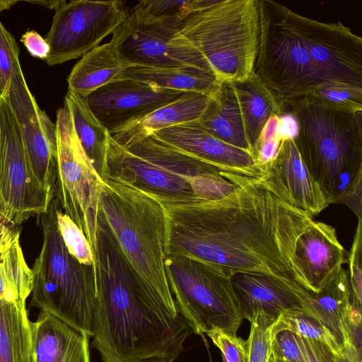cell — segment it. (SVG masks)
I'll list each match as a JSON object with an SVG mask.
<instances>
[{
    "label": "cell",
    "mask_w": 362,
    "mask_h": 362,
    "mask_svg": "<svg viewBox=\"0 0 362 362\" xmlns=\"http://www.w3.org/2000/svg\"><path fill=\"white\" fill-rule=\"evenodd\" d=\"M185 93L121 78L95 90L86 100L94 115L112 134Z\"/></svg>",
    "instance_id": "5bb4252c"
},
{
    "label": "cell",
    "mask_w": 362,
    "mask_h": 362,
    "mask_svg": "<svg viewBox=\"0 0 362 362\" xmlns=\"http://www.w3.org/2000/svg\"><path fill=\"white\" fill-rule=\"evenodd\" d=\"M292 260L295 281L315 293L343 267L346 257L335 228L313 220L298 237Z\"/></svg>",
    "instance_id": "e0dca14e"
},
{
    "label": "cell",
    "mask_w": 362,
    "mask_h": 362,
    "mask_svg": "<svg viewBox=\"0 0 362 362\" xmlns=\"http://www.w3.org/2000/svg\"><path fill=\"white\" fill-rule=\"evenodd\" d=\"M260 170L258 179L285 204L313 217L329 205L303 162L293 138H284L274 157Z\"/></svg>",
    "instance_id": "9a60e30c"
},
{
    "label": "cell",
    "mask_w": 362,
    "mask_h": 362,
    "mask_svg": "<svg viewBox=\"0 0 362 362\" xmlns=\"http://www.w3.org/2000/svg\"><path fill=\"white\" fill-rule=\"evenodd\" d=\"M281 112L295 119L294 143L329 204H344L361 220L362 112L334 109L312 96L289 102Z\"/></svg>",
    "instance_id": "3957f363"
},
{
    "label": "cell",
    "mask_w": 362,
    "mask_h": 362,
    "mask_svg": "<svg viewBox=\"0 0 362 362\" xmlns=\"http://www.w3.org/2000/svg\"><path fill=\"white\" fill-rule=\"evenodd\" d=\"M257 1L260 25L255 71L281 111L289 102L310 95L323 82L292 24L289 8L274 1Z\"/></svg>",
    "instance_id": "52a82bcc"
},
{
    "label": "cell",
    "mask_w": 362,
    "mask_h": 362,
    "mask_svg": "<svg viewBox=\"0 0 362 362\" xmlns=\"http://www.w3.org/2000/svg\"><path fill=\"white\" fill-rule=\"evenodd\" d=\"M333 356L334 362H361V355L346 338L343 339L341 351Z\"/></svg>",
    "instance_id": "7bdbcfd3"
},
{
    "label": "cell",
    "mask_w": 362,
    "mask_h": 362,
    "mask_svg": "<svg viewBox=\"0 0 362 362\" xmlns=\"http://www.w3.org/2000/svg\"><path fill=\"white\" fill-rule=\"evenodd\" d=\"M197 123L216 138L252 153L232 82H221Z\"/></svg>",
    "instance_id": "7402d4cb"
},
{
    "label": "cell",
    "mask_w": 362,
    "mask_h": 362,
    "mask_svg": "<svg viewBox=\"0 0 362 362\" xmlns=\"http://www.w3.org/2000/svg\"><path fill=\"white\" fill-rule=\"evenodd\" d=\"M100 209L139 280L168 308L180 312L165 272V226L155 197L110 177L103 178Z\"/></svg>",
    "instance_id": "277c9868"
},
{
    "label": "cell",
    "mask_w": 362,
    "mask_h": 362,
    "mask_svg": "<svg viewBox=\"0 0 362 362\" xmlns=\"http://www.w3.org/2000/svg\"><path fill=\"white\" fill-rule=\"evenodd\" d=\"M152 135V134H151ZM226 174L258 178L260 167L253 153L228 144L204 130L197 122L170 127L153 134Z\"/></svg>",
    "instance_id": "ac0fdd59"
},
{
    "label": "cell",
    "mask_w": 362,
    "mask_h": 362,
    "mask_svg": "<svg viewBox=\"0 0 362 362\" xmlns=\"http://www.w3.org/2000/svg\"><path fill=\"white\" fill-rule=\"evenodd\" d=\"M33 283V272L25 261L19 235L0 250V300L26 302Z\"/></svg>",
    "instance_id": "f1b7e54d"
},
{
    "label": "cell",
    "mask_w": 362,
    "mask_h": 362,
    "mask_svg": "<svg viewBox=\"0 0 362 362\" xmlns=\"http://www.w3.org/2000/svg\"><path fill=\"white\" fill-rule=\"evenodd\" d=\"M54 197L35 177L18 124L6 100L0 98V199L16 226L45 214Z\"/></svg>",
    "instance_id": "30bf717a"
},
{
    "label": "cell",
    "mask_w": 362,
    "mask_h": 362,
    "mask_svg": "<svg viewBox=\"0 0 362 362\" xmlns=\"http://www.w3.org/2000/svg\"><path fill=\"white\" fill-rule=\"evenodd\" d=\"M272 351L286 362H310L303 338L293 332L276 326L273 329Z\"/></svg>",
    "instance_id": "d590c367"
},
{
    "label": "cell",
    "mask_w": 362,
    "mask_h": 362,
    "mask_svg": "<svg viewBox=\"0 0 362 362\" xmlns=\"http://www.w3.org/2000/svg\"><path fill=\"white\" fill-rule=\"evenodd\" d=\"M361 310L351 304L341 322L343 339H348L361 355Z\"/></svg>",
    "instance_id": "f35d334b"
},
{
    "label": "cell",
    "mask_w": 362,
    "mask_h": 362,
    "mask_svg": "<svg viewBox=\"0 0 362 362\" xmlns=\"http://www.w3.org/2000/svg\"><path fill=\"white\" fill-rule=\"evenodd\" d=\"M96 301L93 346L103 362L151 357L172 361L194 332L137 278L100 212L97 236Z\"/></svg>",
    "instance_id": "7a4b0ae2"
},
{
    "label": "cell",
    "mask_w": 362,
    "mask_h": 362,
    "mask_svg": "<svg viewBox=\"0 0 362 362\" xmlns=\"http://www.w3.org/2000/svg\"><path fill=\"white\" fill-rule=\"evenodd\" d=\"M131 66L121 59L116 42L100 45L82 56L74 66L68 78V90L87 97L95 90L120 79Z\"/></svg>",
    "instance_id": "603a6c76"
},
{
    "label": "cell",
    "mask_w": 362,
    "mask_h": 362,
    "mask_svg": "<svg viewBox=\"0 0 362 362\" xmlns=\"http://www.w3.org/2000/svg\"><path fill=\"white\" fill-rule=\"evenodd\" d=\"M165 267L175 304L195 334L218 330L236 334L243 318L230 274L180 256H166Z\"/></svg>",
    "instance_id": "ba28073f"
},
{
    "label": "cell",
    "mask_w": 362,
    "mask_h": 362,
    "mask_svg": "<svg viewBox=\"0 0 362 362\" xmlns=\"http://www.w3.org/2000/svg\"><path fill=\"white\" fill-rule=\"evenodd\" d=\"M257 0H198L177 33L200 53L221 82L245 81L255 70L259 43Z\"/></svg>",
    "instance_id": "5b68a950"
},
{
    "label": "cell",
    "mask_w": 362,
    "mask_h": 362,
    "mask_svg": "<svg viewBox=\"0 0 362 362\" xmlns=\"http://www.w3.org/2000/svg\"><path fill=\"white\" fill-rule=\"evenodd\" d=\"M361 230V220H358L353 243L346 255V261L349 265L347 273L351 303L361 310L362 303Z\"/></svg>",
    "instance_id": "8d00e7d4"
},
{
    "label": "cell",
    "mask_w": 362,
    "mask_h": 362,
    "mask_svg": "<svg viewBox=\"0 0 362 362\" xmlns=\"http://www.w3.org/2000/svg\"><path fill=\"white\" fill-rule=\"evenodd\" d=\"M196 2L197 0H144L128 13L139 21L182 18L195 9Z\"/></svg>",
    "instance_id": "d6a6232c"
},
{
    "label": "cell",
    "mask_w": 362,
    "mask_h": 362,
    "mask_svg": "<svg viewBox=\"0 0 362 362\" xmlns=\"http://www.w3.org/2000/svg\"><path fill=\"white\" fill-rule=\"evenodd\" d=\"M58 201L39 216L43 241L33 264L30 305L93 336L97 274L68 252L57 221Z\"/></svg>",
    "instance_id": "8992f818"
},
{
    "label": "cell",
    "mask_w": 362,
    "mask_h": 362,
    "mask_svg": "<svg viewBox=\"0 0 362 362\" xmlns=\"http://www.w3.org/2000/svg\"><path fill=\"white\" fill-rule=\"evenodd\" d=\"M33 324L35 362H90L86 334L42 311Z\"/></svg>",
    "instance_id": "ffe728a7"
},
{
    "label": "cell",
    "mask_w": 362,
    "mask_h": 362,
    "mask_svg": "<svg viewBox=\"0 0 362 362\" xmlns=\"http://www.w3.org/2000/svg\"><path fill=\"white\" fill-rule=\"evenodd\" d=\"M78 141L102 177L110 133L91 111L86 98L69 90L64 97Z\"/></svg>",
    "instance_id": "4316f807"
},
{
    "label": "cell",
    "mask_w": 362,
    "mask_h": 362,
    "mask_svg": "<svg viewBox=\"0 0 362 362\" xmlns=\"http://www.w3.org/2000/svg\"><path fill=\"white\" fill-rule=\"evenodd\" d=\"M57 221L62 240L69 252L80 263L93 266L97 274L92 248L83 231L61 209H57Z\"/></svg>",
    "instance_id": "836d02e7"
},
{
    "label": "cell",
    "mask_w": 362,
    "mask_h": 362,
    "mask_svg": "<svg viewBox=\"0 0 362 362\" xmlns=\"http://www.w3.org/2000/svg\"><path fill=\"white\" fill-rule=\"evenodd\" d=\"M31 4H37L40 6H45L49 9L57 10L59 7L64 5L66 1L64 0H56V1H29Z\"/></svg>",
    "instance_id": "ee69618b"
},
{
    "label": "cell",
    "mask_w": 362,
    "mask_h": 362,
    "mask_svg": "<svg viewBox=\"0 0 362 362\" xmlns=\"http://www.w3.org/2000/svg\"><path fill=\"white\" fill-rule=\"evenodd\" d=\"M121 78L135 80L162 89L209 95L221 83L213 74L192 66L153 68L132 66L124 71Z\"/></svg>",
    "instance_id": "d4e9b609"
},
{
    "label": "cell",
    "mask_w": 362,
    "mask_h": 362,
    "mask_svg": "<svg viewBox=\"0 0 362 362\" xmlns=\"http://www.w3.org/2000/svg\"><path fill=\"white\" fill-rule=\"evenodd\" d=\"M181 19L139 21L128 13L112 37L119 57L131 66H192L213 74L200 53L177 33Z\"/></svg>",
    "instance_id": "7c38bea8"
},
{
    "label": "cell",
    "mask_w": 362,
    "mask_h": 362,
    "mask_svg": "<svg viewBox=\"0 0 362 362\" xmlns=\"http://www.w3.org/2000/svg\"><path fill=\"white\" fill-rule=\"evenodd\" d=\"M308 294L312 314L342 346L341 322L351 304L347 271L341 268L320 291L315 293L308 292Z\"/></svg>",
    "instance_id": "83f0119b"
},
{
    "label": "cell",
    "mask_w": 362,
    "mask_h": 362,
    "mask_svg": "<svg viewBox=\"0 0 362 362\" xmlns=\"http://www.w3.org/2000/svg\"><path fill=\"white\" fill-rule=\"evenodd\" d=\"M23 77L18 45L0 20V98H6L13 83Z\"/></svg>",
    "instance_id": "1f68e13d"
},
{
    "label": "cell",
    "mask_w": 362,
    "mask_h": 362,
    "mask_svg": "<svg viewBox=\"0 0 362 362\" xmlns=\"http://www.w3.org/2000/svg\"><path fill=\"white\" fill-rule=\"evenodd\" d=\"M268 362H275V358H274V355L272 351V352L270 354Z\"/></svg>",
    "instance_id": "c3c4849f"
},
{
    "label": "cell",
    "mask_w": 362,
    "mask_h": 362,
    "mask_svg": "<svg viewBox=\"0 0 362 362\" xmlns=\"http://www.w3.org/2000/svg\"><path fill=\"white\" fill-rule=\"evenodd\" d=\"M13 113L18 124L33 173L42 186L54 197L57 176L56 125L37 103Z\"/></svg>",
    "instance_id": "d6986e66"
},
{
    "label": "cell",
    "mask_w": 362,
    "mask_h": 362,
    "mask_svg": "<svg viewBox=\"0 0 362 362\" xmlns=\"http://www.w3.org/2000/svg\"><path fill=\"white\" fill-rule=\"evenodd\" d=\"M129 362H173L171 360L163 357H151Z\"/></svg>",
    "instance_id": "f6af8a7d"
},
{
    "label": "cell",
    "mask_w": 362,
    "mask_h": 362,
    "mask_svg": "<svg viewBox=\"0 0 362 362\" xmlns=\"http://www.w3.org/2000/svg\"><path fill=\"white\" fill-rule=\"evenodd\" d=\"M121 1L74 0L65 3L53 17L46 40L49 66L81 57L100 45L126 20Z\"/></svg>",
    "instance_id": "8fae6325"
},
{
    "label": "cell",
    "mask_w": 362,
    "mask_h": 362,
    "mask_svg": "<svg viewBox=\"0 0 362 362\" xmlns=\"http://www.w3.org/2000/svg\"><path fill=\"white\" fill-rule=\"evenodd\" d=\"M274 358H275V362H286L283 359H281V358H280L279 357H276L275 355H274Z\"/></svg>",
    "instance_id": "681fc988"
},
{
    "label": "cell",
    "mask_w": 362,
    "mask_h": 362,
    "mask_svg": "<svg viewBox=\"0 0 362 362\" xmlns=\"http://www.w3.org/2000/svg\"><path fill=\"white\" fill-rule=\"evenodd\" d=\"M309 96L334 109L352 113L362 112V86L327 81Z\"/></svg>",
    "instance_id": "4dcf8cb0"
},
{
    "label": "cell",
    "mask_w": 362,
    "mask_h": 362,
    "mask_svg": "<svg viewBox=\"0 0 362 362\" xmlns=\"http://www.w3.org/2000/svg\"><path fill=\"white\" fill-rule=\"evenodd\" d=\"M303 340L310 362H334L333 353L327 345L305 338Z\"/></svg>",
    "instance_id": "60d3db41"
},
{
    "label": "cell",
    "mask_w": 362,
    "mask_h": 362,
    "mask_svg": "<svg viewBox=\"0 0 362 362\" xmlns=\"http://www.w3.org/2000/svg\"><path fill=\"white\" fill-rule=\"evenodd\" d=\"M210 100L209 95L187 92L171 103L127 124L110 136L118 145L127 147L158 131L197 122Z\"/></svg>",
    "instance_id": "44dd1931"
},
{
    "label": "cell",
    "mask_w": 362,
    "mask_h": 362,
    "mask_svg": "<svg viewBox=\"0 0 362 362\" xmlns=\"http://www.w3.org/2000/svg\"><path fill=\"white\" fill-rule=\"evenodd\" d=\"M276 326L289 329L303 338L327 345L333 354L341 351V346L330 331L314 315L302 313L281 316Z\"/></svg>",
    "instance_id": "f546056e"
},
{
    "label": "cell",
    "mask_w": 362,
    "mask_h": 362,
    "mask_svg": "<svg viewBox=\"0 0 362 362\" xmlns=\"http://www.w3.org/2000/svg\"><path fill=\"white\" fill-rule=\"evenodd\" d=\"M0 216H4V217H6L7 218L6 215L5 214V211H4V207H3L2 204H1V199H0Z\"/></svg>",
    "instance_id": "7dc6e473"
},
{
    "label": "cell",
    "mask_w": 362,
    "mask_h": 362,
    "mask_svg": "<svg viewBox=\"0 0 362 362\" xmlns=\"http://www.w3.org/2000/svg\"><path fill=\"white\" fill-rule=\"evenodd\" d=\"M33 322L25 301L0 300V362H35Z\"/></svg>",
    "instance_id": "cb8c5ba5"
},
{
    "label": "cell",
    "mask_w": 362,
    "mask_h": 362,
    "mask_svg": "<svg viewBox=\"0 0 362 362\" xmlns=\"http://www.w3.org/2000/svg\"><path fill=\"white\" fill-rule=\"evenodd\" d=\"M20 233L19 226L11 223L6 217L0 216V250L9 244Z\"/></svg>",
    "instance_id": "b9f144b4"
},
{
    "label": "cell",
    "mask_w": 362,
    "mask_h": 362,
    "mask_svg": "<svg viewBox=\"0 0 362 362\" xmlns=\"http://www.w3.org/2000/svg\"><path fill=\"white\" fill-rule=\"evenodd\" d=\"M21 41L33 57L46 60L49 50V45L37 32L28 30L21 36Z\"/></svg>",
    "instance_id": "ab89813d"
},
{
    "label": "cell",
    "mask_w": 362,
    "mask_h": 362,
    "mask_svg": "<svg viewBox=\"0 0 362 362\" xmlns=\"http://www.w3.org/2000/svg\"><path fill=\"white\" fill-rule=\"evenodd\" d=\"M288 16L323 83L362 86V39L341 22L322 23L291 9Z\"/></svg>",
    "instance_id": "4fadbf2b"
},
{
    "label": "cell",
    "mask_w": 362,
    "mask_h": 362,
    "mask_svg": "<svg viewBox=\"0 0 362 362\" xmlns=\"http://www.w3.org/2000/svg\"><path fill=\"white\" fill-rule=\"evenodd\" d=\"M238 96L248 141L254 154L259 136L268 119L281 114L276 98L255 71L245 81L232 82Z\"/></svg>",
    "instance_id": "484cf974"
},
{
    "label": "cell",
    "mask_w": 362,
    "mask_h": 362,
    "mask_svg": "<svg viewBox=\"0 0 362 362\" xmlns=\"http://www.w3.org/2000/svg\"><path fill=\"white\" fill-rule=\"evenodd\" d=\"M206 334L221 351L224 362H247L246 341L237 334L218 330L211 331Z\"/></svg>",
    "instance_id": "74e56055"
},
{
    "label": "cell",
    "mask_w": 362,
    "mask_h": 362,
    "mask_svg": "<svg viewBox=\"0 0 362 362\" xmlns=\"http://www.w3.org/2000/svg\"><path fill=\"white\" fill-rule=\"evenodd\" d=\"M57 176L54 198L86 235L97 267V236L104 180L85 153L68 107L57 112Z\"/></svg>",
    "instance_id": "9c48e42d"
},
{
    "label": "cell",
    "mask_w": 362,
    "mask_h": 362,
    "mask_svg": "<svg viewBox=\"0 0 362 362\" xmlns=\"http://www.w3.org/2000/svg\"><path fill=\"white\" fill-rule=\"evenodd\" d=\"M230 280L241 315L250 322L257 313L276 321L290 314L313 315L308 292L295 281L245 272L232 273Z\"/></svg>",
    "instance_id": "2e32d148"
},
{
    "label": "cell",
    "mask_w": 362,
    "mask_h": 362,
    "mask_svg": "<svg viewBox=\"0 0 362 362\" xmlns=\"http://www.w3.org/2000/svg\"><path fill=\"white\" fill-rule=\"evenodd\" d=\"M276 322L263 313L253 316L250 336L246 341L247 362H268Z\"/></svg>",
    "instance_id": "e575fe53"
},
{
    "label": "cell",
    "mask_w": 362,
    "mask_h": 362,
    "mask_svg": "<svg viewBox=\"0 0 362 362\" xmlns=\"http://www.w3.org/2000/svg\"><path fill=\"white\" fill-rule=\"evenodd\" d=\"M226 177L235 186L221 198L157 199L164 211L166 256L199 259L230 274L295 281V245L313 217L281 201L258 178Z\"/></svg>",
    "instance_id": "6da1fadb"
},
{
    "label": "cell",
    "mask_w": 362,
    "mask_h": 362,
    "mask_svg": "<svg viewBox=\"0 0 362 362\" xmlns=\"http://www.w3.org/2000/svg\"><path fill=\"white\" fill-rule=\"evenodd\" d=\"M16 1H0V13L4 10L8 9L13 4H16Z\"/></svg>",
    "instance_id": "bcb514c9"
}]
</instances>
